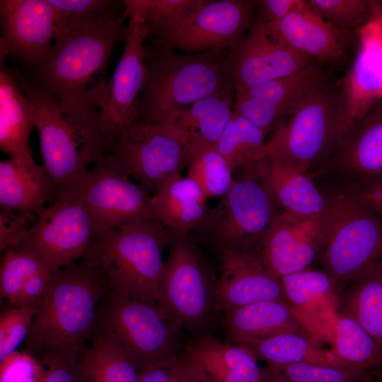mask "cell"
Listing matches in <instances>:
<instances>
[{
	"label": "cell",
	"mask_w": 382,
	"mask_h": 382,
	"mask_svg": "<svg viewBox=\"0 0 382 382\" xmlns=\"http://www.w3.org/2000/svg\"><path fill=\"white\" fill-rule=\"evenodd\" d=\"M0 59L11 57L34 68L50 54L57 34L48 0H1Z\"/></svg>",
	"instance_id": "obj_18"
},
{
	"label": "cell",
	"mask_w": 382,
	"mask_h": 382,
	"mask_svg": "<svg viewBox=\"0 0 382 382\" xmlns=\"http://www.w3.org/2000/svg\"><path fill=\"white\" fill-rule=\"evenodd\" d=\"M266 25L271 35L282 44L315 60L331 64L345 59L352 37L351 31L335 27L309 4L308 7Z\"/></svg>",
	"instance_id": "obj_21"
},
{
	"label": "cell",
	"mask_w": 382,
	"mask_h": 382,
	"mask_svg": "<svg viewBox=\"0 0 382 382\" xmlns=\"http://www.w3.org/2000/svg\"><path fill=\"white\" fill-rule=\"evenodd\" d=\"M110 287L100 267L83 257L55 271L37 302L24 349L80 357L98 330L100 304Z\"/></svg>",
	"instance_id": "obj_1"
},
{
	"label": "cell",
	"mask_w": 382,
	"mask_h": 382,
	"mask_svg": "<svg viewBox=\"0 0 382 382\" xmlns=\"http://www.w3.org/2000/svg\"><path fill=\"white\" fill-rule=\"evenodd\" d=\"M286 302L264 301L225 312V342L242 345L286 332H307Z\"/></svg>",
	"instance_id": "obj_28"
},
{
	"label": "cell",
	"mask_w": 382,
	"mask_h": 382,
	"mask_svg": "<svg viewBox=\"0 0 382 382\" xmlns=\"http://www.w3.org/2000/svg\"><path fill=\"white\" fill-rule=\"evenodd\" d=\"M35 214L0 212V250L4 252L16 244L25 234L36 217Z\"/></svg>",
	"instance_id": "obj_47"
},
{
	"label": "cell",
	"mask_w": 382,
	"mask_h": 382,
	"mask_svg": "<svg viewBox=\"0 0 382 382\" xmlns=\"http://www.w3.org/2000/svg\"><path fill=\"white\" fill-rule=\"evenodd\" d=\"M46 371L44 363L25 350H16L0 361V382H40Z\"/></svg>",
	"instance_id": "obj_45"
},
{
	"label": "cell",
	"mask_w": 382,
	"mask_h": 382,
	"mask_svg": "<svg viewBox=\"0 0 382 382\" xmlns=\"http://www.w3.org/2000/svg\"><path fill=\"white\" fill-rule=\"evenodd\" d=\"M308 6L304 0H260L257 1L255 19L265 25L277 23L289 14Z\"/></svg>",
	"instance_id": "obj_48"
},
{
	"label": "cell",
	"mask_w": 382,
	"mask_h": 382,
	"mask_svg": "<svg viewBox=\"0 0 382 382\" xmlns=\"http://www.w3.org/2000/svg\"><path fill=\"white\" fill-rule=\"evenodd\" d=\"M217 281L185 237L174 238L160 281V307L185 328L201 325L216 310Z\"/></svg>",
	"instance_id": "obj_11"
},
{
	"label": "cell",
	"mask_w": 382,
	"mask_h": 382,
	"mask_svg": "<svg viewBox=\"0 0 382 382\" xmlns=\"http://www.w3.org/2000/svg\"><path fill=\"white\" fill-rule=\"evenodd\" d=\"M56 189L43 166L11 157L0 162L1 210L37 214L53 200Z\"/></svg>",
	"instance_id": "obj_27"
},
{
	"label": "cell",
	"mask_w": 382,
	"mask_h": 382,
	"mask_svg": "<svg viewBox=\"0 0 382 382\" xmlns=\"http://www.w3.org/2000/svg\"><path fill=\"white\" fill-rule=\"evenodd\" d=\"M256 8L257 1L208 0L181 25L154 42L197 53L228 49L248 32Z\"/></svg>",
	"instance_id": "obj_16"
},
{
	"label": "cell",
	"mask_w": 382,
	"mask_h": 382,
	"mask_svg": "<svg viewBox=\"0 0 382 382\" xmlns=\"http://www.w3.org/2000/svg\"><path fill=\"white\" fill-rule=\"evenodd\" d=\"M187 176L199 185L207 199L222 198L235 181L233 171L214 147L189 163Z\"/></svg>",
	"instance_id": "obj_39"
},
{
	"label": "cell",
	"mask_w": 382,
	"mask_h": 382,
	"mask_svg": "<svg viewBox=\"0 0 382 382\" xmlns=\"http://www.w3.org/2000/svg\"><path fill=\"white\" fill-rule=\"evenodd\" d=\"M123 11L59 32L38 66L37 86L63 107L98 112L106 91V67L116 45L123 41L127 25Z\"/></svg>",
	"instance_id": "obj_2"
},
{
	"label": "cell",
	"mask_w": 382,
	"mask_h": 382,
	"mask_svg": "<svg viewBox=\"0 0 382 382\" xmlns=\"http://www.w3.org/2000/svg\"><path fill=\"white\" fill-rule=\"evenodd\" d=\"M37 303L8 306L0 314V361L25 341L36 312Z\"/></svg>",
	"instance_id": "obj_43"
},
{
	"label": "cell",
	"mask_w": 382,
	"mask_h": 382,
	"mask_svg": "<svg viewBox=\"0 0 382 382\" xmlns=\"http://www.w3.org/2000/svg\"><path fill=\"white\" fill-rule=\"evenodd\" d=\"M373 21H374L376 23L377 25L378 26V28H380L381 31L382 32V16L376 18H375L374 20H373Z\"/></svg>",
	"instance_id": "obj_53"
},
{
	"label": "cell",
	"mask_w": 382,
	"mask_h": 382,
	"mask_svg": "<svg viewBox=\"0 0 382 382\" xmlns=\"http://www.w3.org/2000/svg\"><path fill=\"white\" fill-rule=\"evenodd\" d=\"M326 241L320 255L338 295L361 271L382 261V218L354 190L327 197Z\"/></svg>",
	"instance_id": "obj_8"
},
{
	"label": "cell",
	"mask_w": 382,
	"mask_h": 382,
	"mask_svg": "<svg viewBox=\"0 0 382 382\" xmlns=\"http://www.w3.org/2000/svg\"><path fill=\"white\" fill-rule=\"evenodd\" d=\"M313 61L279 42L265 24L254 19L245 35L228 49L223 69L234 89L242 90L296 73Z\"/></svg>",
	"instance_id": "obj_15"
},
{
	"label": "cell",
	"mask_w": 382,
	"mask_h": 382,
	"mask_svg": "<svg viewBox=\"0 0 382 382\" xmlns=\"http://www.w3.org/2000/svg\"><path fill=\"white\" fill-rule=\"evenodd\" d=\"M259 178L282 212L302 216L324 214L327 197L320 192L306 172L289 162L267 156Z\"/></svg>",
	"instance_id": "obj_26"
},
{
	"label": "cell",
	"mask_w": 382,
	"mask_h": 382,
	"mask_svg": "<svg viewBox=\"0 0 382 382\" xmlns=\"http://www.w3.org/2000/svg\"><path fill=\"white\" fill-rule=\"evenodd\" d=\"M326 82L324 71L315 60L296 73L237 91L274 105L287 117Z\"/></svg>",
	"instance_id": "obj_33"
},
{
	"label": "cell",
	"mask_w": 382,
	"mask_h": 382,
	"mask_svg": "<svg viewBox=\"0 0 382 382\" xmlns=\"http://www.w3.org/2000/svg\"><path fill=\"white\" fill-rule=\"evenodd\" d=\"M80 357L60 353L45 354L40 360L47 367L40 382H80L79 364Z\"/></svg>",
	"instance_id": "obj_46"
},
{
	"label": "cell",
	"mask_w": 382,
	"mask_h": 382,
	"mask_svg": "<svg viewBox=\"0 0 382 382\" xmlns=\"http://www.w3.org/2000/svg\"><path fill=\"white\" fill-rule=\"evenodd\" d=\"M279 279L286 301L298 314L320 299L337 294L335 282L325 270L308 267Z\"/></svg>",
	"instance_id": "obj_38"
},
{
	"label": "cell",
	"mask_w": 382,
	"mask_h": 382,
	"mask_svg": "<svg viewBox=\"0 0 382 382\" xmlns=\"http://www.w3.org/2000/svg\"><path fill=\"white\" fill-rule=\"evenodd\" d=\"M265 134L255 125L233 113L214 148L238 177L259 175L267 161Z\"/></svg>",
	"instance_id": "obj_31"
},
{
	"label": "cell",
	"mask_w": 382,
	"mask_h": 382,
	"mask_svg": "<svg viewBox=\"0 0 382 382\" xmlns=\"http://www.w3.org/2000/svg\"><path fill=\"white\" fill-rule=\"evenodd\" d=\"M310 6L335 27L347 31L361 28L372 20L375 1L308 0Z\"/></svg>",
	"instance_id": "obj_42"
},
{
	"label": "cell",
	"mask_w": 382,
	"mask_h": 382,
	"mask_svg": "<svg viewBox=\"0 0 382 382\" xmlns=\"http://www.w3.org/2000/svg\"><path fill=\"white\" fill-rule=\"evenodd\" d=\"M342 313L382 345V261L361 271L339 294Z\"/></svg>",
	"instance_id": "obj_30"
},
{
	"label": "cell",
	"mask_w": 382,
	"mask_h": 382,
	"mask_svg": "<svg viewBox=\"0 0 382 382\" xmlns=\"http://www.w3.org/2000/svg\"><path fill=\"white\" fill-rule=\"evenodd\" d=\"M279 209L258 175H241L212 209L205 228L221 248L253 252Z\"/></svg>",
	"instance_id": "obj_12"
},
{
	"label": "cell",
	"mask_w": 382,
	"mask_h": 382,
	"mask_svg": "<svg viewBox=\"0 0 382 382\" xmlns=\"http://www.w3.org/2000/svg\"><path fill=\"white\" fill-rule=\"evenodd\" d=\"M183 354L204 382H261L257 359L239 345L205 335L186 345Z\"/></svg>",
	"instance_id": "obj_25"
},
{
	"label": "cell",
	"mask_w": 382,
	"mask_h": 382,
	"mask_svg": "<svg viewBox=\"0 0 382 382\" xmlns=\"http://www.w3.org/2000/svg\"><path fill=\"white\" fill-rule=\"evenodd\" d=\"M199 185L180 173L159 186L150 204L154 217L175 238H183L190 230L207 226L212 211Z\"/></svg>",
	"instance_id": "obj_24"
},
{
	"label": "cell",
	"mask_w": 382,
	"mask_h": 382,
	"mask_svg": "<svg viewBox=\"0 0 382 382\" xmlns=\"http://www.w3.org/2000/svg\"><path fill=\"white\" fill-rule=\"evenodd\" d=\"M338 85L350 129L382 99V32L374 21L359 28L355 57Z\"/></svg>",
	"instance_id": "obj_20"
},
{
	"label": "cell",
	"mask_w": 382,
	"mask_h": 382,
	"mask_svg": "<svg viewBox=\"0 0 382 382\" xmlns=\"http://www.w3.org/2000/svg\"><path fill=\"white\" fill-rule=\"evenodd\" d=\"M39 212L13 250L30 254L52 271L74 263L87 253L96 227L80 197L69 187Z\"/></svg>",
	"instance_id": "obj_9"
},
{
	"label": "cell",
	"mask_w": 382,
	"mask_h": 382,
	"mask_svg": "<svg viewBox=\"0 0 382 382\" xmlns=\"http://www.w3.org/2000/svg\"><path fill=\"white\" fill-rule=\"evenodd\" d=\"M145 47L146 79L134 123L164 127L228 82L223 62L229 48L180 55L163 47Z\"/></svg>",
	"instance_id": "obj_4"
},
{
	"label": "cell",
	"mask_w": 382,
	"mask_h": 382,
	"mask_svg": "<svg viewBox=\"0 0 382 382\" xmlns=\"http://www.w3.org/2000/svg\"><path fill=\"white\" fill-rule=\"evenodd\" d=\"M183 328L159 306L112 289L99 309L98 329L116 342L140 374L182 354Z\"/></svg>",
	"instance_id": "obj_6"
},
{
	"label": "cell",
	"mask_w": 382,
	"mask_h": 382,
	"mask_svg": "<svg viewBox=\"0 0 382 382\" xmlns=\"http://www.w3.org/2000/svg\"><path fill=\"white\" fill-rule=\"evenodd\" d=\"M208 0H125V18L139 16L153 41L181 25Z\"/></svg>",
	"instance_id": "obj_36"
},
{
	"label": "cell",
	"mask_w": 382,
	"mask_h": 382,
	"mask_svg": "<svg viewBox=\"0 0 382 382\" xmlns=\"http://www.w3.org/2000/svg\"><path fill=\"white\" fill-rule=\"evenodd\" d=\"M183 364L180 354L175 359L140 374L139 382H175Z\"/></svg>",
	"instance_id": "obj_49"
},
{
	"label": "cell",
	"mask_w": 382,
	"mask_h": 382,
	"mask_svg": "<svg viewBox=\"0 0 382 382\" xmlns=\"http://www.w3.org/2000/svg\"><path fill=\"white\" fill-rule=\"evenodd\" d=\"M332 350L343 365L366 374L382 365V345L354 318L344 313L335 323Z\"/></svg>",
	"instance_id": "obj_35"
},
{
	"label": "cell",
	"mask_w": 382,
	"mask_h": 382,
	"mask_svg": "<svg viewBox=\"0 0 382 382\" xmlns=\"http://www.w3.org/2000/svg\"><path fill=\"white\" fill-rule=\"evenodd\" d=\"M72 187L92 217L96 231L155 219L150 194L106 154Z\"/></svg>",
	"instance_id": "obj_13"
},
{
	"label": "cell",
	"mask_w": 382,
	"mask_h": 382,
	"mask_svg": "<svg viewBox=\"0 0 382 382\" xmlns=\"http://www.w3.org/2000/svg\"><path fill=\"white\" fill-rule=\"evenodd\" d=\"M0 64V148L11 157L33 159L29 143L35 127L33 106L5 59Z\"/></svg>",
	"instance_id": "obj_29"
},
{
	"label": "cell",
	"mask_w": 382,
	"mask_h": 382,
	"mask_svg": "<svg viewBox=\"0 0 382 382\" xmlns=\"http://www.w3.org/2000/svg\"><path fill=\"white\" fill-rule=\"evenodd\" d=\"M80 382H139L140 373L116 342L101 330L83 352Z\"/></svg>",
	"instance_id": "obj_34"
},
{
	"label": "cell",
	"mask_w": 382,
	"mask_h": 382,
	"mask_svg": "<svg viewBox=\"0 0 382 382\" xmlns=\"http://www.w3.org/2000/svg\"><path fill=\"white\" fill-rule=\"evenodd\" d=\"M16 77L33 106L42 166L57 193L72 186L108 154L98 112L67 109L47 91Z\"/></svg>",
	"instance_id": "obj_3"
},
{
	"label": "cell",
	"mask_w": 382,
	"mask_h": 382,
	"mask_svg": "<svg viewBox=\"0 0 382 382\" xmlns=\"http://www.w3.org/2000/svg\"><path fill=\"white\" fill-rule=\"evenodd\" d=\"M233 113L249 121L266 134L285 115L274 105L235 90Z\"/></svg>",
	"instance_id": "obj_44"
},
{
	"label": "cell",
	"mask_w": 382,
	"mask_h": 382,
	"mask_svg": "<svg viewBox=\"0 0 382 382\" xmlns=\"http://www.w3.org/2000/svg\"><path fill=\"white\" fill-rule=\"evenodd\" d=\"M354 191L364 204L382 218V182L359 186Z\"/></svg>",
	"instance_id": "obj_50"
},
{
	"label": "cell",
	"mask_w": 382,
	"mask_h": 382,
	"mask_svg": "<svg viewBox=\"0 0 382 382\" xmlns=\"http://www.w3.org/2000/svg\"><path fill=\"white\" fill-rule=\"evenodd\" d=\"M48 1L55 11L57 34L64 30L90 23L110 14L121 12L120 6L123 5V1L112 0Z\"/></svg>",
	"instance_id": "obj_41"
},
{
	"label": "cell",
	"mask_w": 382,
	"mask_h": 382,
	"mask_svg": "<svg viewBox=\"0 0 382 382\" xmlns=\"http://www.w3.org/2000/svg\"><path fill=\"white\" fill-rule=\"evenodd\" d=\"M216 310H230L264 301L286 302L280 279L269 272L254 253L233 248L221 250Z\"/></svg>",
	"instance_id": "obj_19"
},
{
	"label": "cell",
	"mask_w": 382,
	"mask_h": 382,
	"mask_svg": "<svg viewBox=\"0 0 382 382\" xmlns=\"http://www.w3.org/2000/svg\"><path fill=\"white\" fill-rule=\"evenodd\" d=\"M175 237L156 219L97 231L84 256L93 260L110 289L159 306L165 247Z\"/></svg>",
	"instance_id": "obj_5"
},
{
	"label": "cell",
	"mask_w": 382,
	"mask_h": 382,
	"mask_svg": "<svg viewBox=\"0 0 382 382\" xmlns=\"http://www.w3.org/2000/svg\"><path fill=\"white\" fill-rule=\"evenodd\" d=\"M328 161L359 186L382 182V99L349 130Z\"/></svg>",
	"instance_id": "obj_23"
},
{
	"label": "cell",
	"mask_w": 382,
	"mask_h": 382,
	"mask_svg": "<svg viewBox=\"0 0 382 382\" xmlns=\"http://www.w3.org/2000/svg\"><path fill=\"white\" fill-rule=\"evenodd\" d=\"M267 156L280 158L307 172L328 161L349 130L339 85L325 83L291 115L273 128Z\"/></svg>",
	"instance_id": "obj_7"
},
{
	"label": "cell",
	"mask_w": 382,
	"mask_h": 382,
	"mask_svg": "<svg viewBox=\"0 0 382 382\" xmlns=\"http://www.w3.org/2000/svg\"><path fill=\"white\" fill-rule=\"evenodd\" d=\"M381 16H382V0L375 1L371 21Z\"/></svg>",
	"instance_id": "obj_52"
},
{
	"label": "cell",
	"mask_w": 382,
	"mask_h": 382,
	"mask_svg": "<svg viewBox=\"0 0 382 382\" xmlns=\"http://www.w3.org/2000/svg\"><path fill=\"white\" fill-rule=\"evenodd\" d=\"M371 372L376 373L375 375L369 377L365 376L361 382H382V365Z\"/></svg>",
	"instance_id": "obj_51"
},
{
	"label": "cell",
	"mask_w": 382,
	"mask_h": 382,
	"mask_svg": "<svg viewBox=\"0 0 382 382\" xmlns=\"http://www.w3.org/2000/svg\"><path fill=\"white\" fill-rule=\"evenodd\" d=\"M149 194L189 163L185 144L170 131L135 122L109 146L107 154Z\"/></svg>",
	"instance_id": "obj_10"
},
{
	"label": "cell",
	"mask_w": 382,
	"mask_h": 382,
	"mask_svg": "<svg viewBox=\"0 0 382 382\" xmlns=\"http://www.w3.org/2000/svg\"><path fill=\"white\" fill-rule=\"evenodd\" d=\"M325 241L323 214L302 216L282 212L253 253L269 272L280 278L309 267Z\"/></svg>",
	"instance_id": "obj_17"
},
{
	"label": "cell",
	"mask_w": 382,
	"mask_h": 382,
	"mask_svg": "<svg viewBox=\"0 0 382 382\" xmlns=\"http://www.w3.org/2000/svg\"><path fill=\"white\" fill-rule=\"evenodd\" d=\"M234 100V87L228 82L193 103L162 128L176 135L185 144L190 163L214 147L233 115Z\"/></svg>",
	"instance_id": "obj_22"
},
{
	"label": "cell",
	"mask_w": 382,
	"mask_h": 382,
	"mask_svg": "<svg viewBox=\"0 0 382 382\" xmlns=\"http://www.w3.org/2000/svg\"><path fill=\"white\" fill-rule=\"evenodd\" d=\"M146 32L141 18L129 17L124 50L100 103L98 122L109 146L134 122L146 79Z\"/></svg>",
	"instance_id": "obj_14"
},
{
	"label": "cell",
	"mask_w": 382,
	"mask_h": 382,
	"mask_svg": "<svg viewBox=\"0 0 382 382\" xmlns=\"http://www.w3.org/2000/svg\"><path fill=\"white\" fill-rule=\"evenodd\" d=\"M46 266L35 257L7 248L4 251L0 267V296L8 306H13L25 284Z\"/></svg>",
	"instance_id": "obj_40"
},
{
	"label": "cell",
	"mask_w": 382,
	"mask_h": 382,
	"mask_svg": "<svg viewBox=\"0 0 382 382\" xmlns=\"http://www.w3.org/2000/svg\"><path fill=\"white\" fill-rule=\"evenodd\" d=\"M364 371L345 366L301 362L262 369L261 382H361Z\"/></svg>",
	"instance_id": "obj_37"
},
{
	"label": "cell",
	"mask_w": 382,
	"mask_h": 382,
	"mask_svg": "<svg viewBox=\"0 0 382 382\" xmlns=\"http://www.w3.org/2000/svg\"><path fill=\"white\" fill-rule=\"evenodd\" d=\"M239 345L250 351L257 359L264 360L269 365L306 362L345 366L331 352L321 348L307 332H286Z\"/></svg>",
	"instance_id": "obj_32"
}]
</instances>
